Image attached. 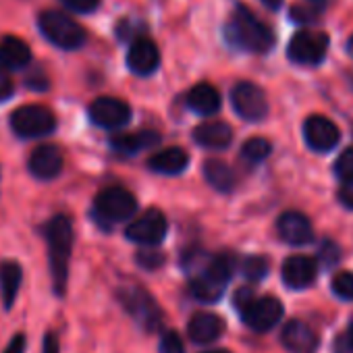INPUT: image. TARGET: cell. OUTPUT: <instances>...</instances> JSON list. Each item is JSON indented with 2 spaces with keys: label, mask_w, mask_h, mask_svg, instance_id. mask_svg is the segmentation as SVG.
I'll use <instances>...</instances> for the list:
<instances>
[{
  "label": "cell",
  "mask_w": 353,
  "mask_h": 353,
  "mask_svg": "<svg viewBox=\"0 0 353 353\" xmlns=\"http://www.w3.org/2000/svg\"><path fill=\"white\" fill-rule=\"evenodd\" d=\"M185 268L190 274V289L194 297L204 303L219 301L233 274V264L225 256L196 254L185 260Z\"/></svg>",
  "instance_id": "cell-1"
},
{
  "label": "cell",
  "mask_w": 353,
  "mask_h": 353,
  "mask_svg": "<svg viewBox=\"0 0 353 353\" xmlns=\"http://www.w3.org/2000/svg\"><path fill=\"white\" fill-rule=\"evenodd\" d=\"M44 239L48 245V266L52 276V291L57 297H65L69 281V262L73 252V225L67 216L57 214L44 225Z\"/></svg>",
  "instance_id": "cell-2"
},
{
  "label": "cell",
  "mask_w": 353,
  "mask_h": 353,
  "mask_svg": "<svg viewBox=\"0 0 353 353\" xmlns=\"http://www.w3.org/2000/svg\"><path fill=\"white\" fill-rule=\"evenodd\" d=\"M225 38L233 48L254 54H264L274 46L272 32L245 5H235L225 28Z\"/></svg>",
  "instance_id": "cell-3"
},
{
  "label": "cell",
  "mask_w": 353,
  "mask_h": 353,
  "mask_svg": "<svg viewBox=\"0 0 353 353\" xmlns=\"http://www.w3.org/2000/svg\"><path fill=\"white\" fill-rule=\"evenodd\" d=\"M117 299L125 307V312L139 324L143 330L152 332L160 326L162 312L154 297L139 285H125L117 291Z\"/></svg>",
  "instance_id": "cell-4"
},
{
  "label": "cell",
  "mask_w": 353,
  "mask_h": 353,
  "mask_svg": "<svg viewBox=\"0 0 353 353\" xmlns=\"http://www.w3.org/2000/svg\"><path fill=\"white\" fill-rule=\"evenodd\" d=\"M38 26L44 38L63 50H77L85 44V30L65 13L44 11Z\"/></svg>",
  "instance_id": "cell-5"
},
{
  "label": "cell",
  "mask_w": 353,
  "mask_h": 353,
  "mask_svg": "<svg viewBox=\"0 0 353 353\" xmlns=\"http://www.w3.org/2000/svg\"><path fill=\"white\" fill-rule=\"evenodd\" d=\"M135 210H137V200L125 188H106L104 192L98 194V198L94 202L96 216L106 225L123 223V221L131 219L135 214Z\"/></svg>",
  "instance_id": "cell-6"
},
{
  "label": "cell",
  "mask_w": 353,
  "mask_h": 353,
  "mask_svg": "<svg viewBox=\"0 0 353 353\" xmlns=\"http://www.w3.org/2000/svg\"><path fill=\"white\" fill-rule=\"evenodd\" d=\"M11 127L19 137H44L57 129V119L46 106H21L11 114Z\"/></svg>",
  "instance_id": "cell-7"
},
{
  "label": "cell",
  "mask_w": 353,
  "mask_h": 353,
  "mask_svg": "<svg viewBox=\"0 0 353 353\" xmlns=\"http://www.w3.org/2000/svg\"><path fill=\"white\" fill-rule=\"evenodd\" d=\"M328 50V36L322 32H297L287 48V54L293 63L303 67H316L324 61Z\"/></svg>",
  "instance_id": "cell-8"
},
{
  "label": "cell",
  "mask_w": 353,
  "mask_h": 353,
  "mask_svg": "<svg viewBox=\"0 0 353 353\" xmlns=\"http://www.w3.org/2000/svg\"><path fill=\"white\" fill-rule=\"evenodd\" d=\"M233 110L250 123H258L268 114V98L264 90L252 81H239L231 92Z\"/></svg>",
  "instance_id": "cell-9"
},
{
  "label": "cell",
  "mask_w": 353,
  "mask_h": 353,
  "mask_svg": "<svg viewBox=\"0 0 353 353\" xmlns=\"http://www.w3.org/2000/svg\"><path fill=\"white\" fill-rule=\"evenodd\" d=\"M283 312H285L283 303L276 297H256V295L239 310L243 322L256 332L272 330L281 322Z\"/></svg>",
  "instance_id": "cell-10"
},
{
  "label": "cell",
  "mask_w": 353,
  "mask_h": 353,
  "mask_svg": "<svg viewBox=\"0 0 353 353\" xmlns=\"http://www.w3.org/2000/svg\"><path fill=\"white\" fill-rule=\"evenodd\" d=\"M166 231H168L166 216L160 210L152 208V210L143 212L139 219H135L127 227L125 235L129 241L139 243V245H158L164 239Z\"/></svg>",
  "instance_id": "cell-11"
},
{
  "label": "cell",
  "mask_w": 353,
  "mask_h": 353,
  "mask_svg": "<svg viewBox=\"0 0 353 353\" xmlns=\"http://www.w3.org/2000/svg\"><path fill=\"white\" fill-rule=\"evenodd\" d=\"M90 121L102 129H119L125 127L131 119V108L127 106V102L119 100V98H98L90 104Z\"/></svg>",
  "instance_id": "cell-12"
},
{
  "label": "cell",
  "mask_w": 353,
  "mask_h": 353,
  "mask_svg": "<svg viewBox=\"0 0 353 353\" xmlns=\"http://www.w3.org/2000/svg\"><path fill=\"white\" fill-rule=\"evenodd\" d=\"M303 139L314 152L324 154V152H330L339 143L341 133H339V127L330 119L322 114H314L305 119L303 123Z\"/></svg>",
  "instance_id": "cell-13"
},
{
  "label": "cell",
  "mask_w": 353,
  "mask_h": 353,
  "mask_svg": "<svg viewBox=\"0 0 353 353\" xmlns=\"http://www.w3.org/2000/svg\"><path fill=\"white\" fill-rule=\"evenodd\" d=\"M276 231H279L281 239L289 245H307L314 239L312 223L307 221L305 214L295 212V210H289L279 216Z\"/></svg>",
  "instance_id": "cell-14"
},
{
  "label": "cell",
  "mask_w": 353,
  "mask_h": 353,
  "mask_svg": "<svg viewBox=\"0 0 353 353\" xmlns=\"http://www.w3.org/2000/svg\"><path fill=\"white\" fill-rule=\"evenodd\" d=\"M281 341L289 353H316L318 349V334L301 320H289L283 326Z\"/></svg>",
  "instance_id": "cell-15"
},
{
  "label": "cell",
  "mask_w": 353,
  "mask_h": 353,
  "mask_svg": "<svg viewBox=\"0 0 353 353\" xmlns=\"http://www.w3.org/2000/svg\"><path fill=\"white\" fill-rule=\"evenodd\" d=\"M63 170V154L57 145H40L32 152L30 156V172L36 179L50 181L54 176H59Z\"/></svg>",
  "instance_id": "cell-16"
},
{
  "label": "cell",
  "mask_w": 353,
  "mask_h": 353,
  "mask_svg": "<svg viewBox=\"0 0 353 353\" xmlns=\"http://www.w3.org/2000/svg\"><path fill=\"white\" fill-rule=\"evenodd\" d=\"M160 65V52L158 46L148 40V38H139L131 44L129 52H127V67L135 73V75H152Z\"/></svg>",
  "instance_id": "cell-17"
},
{
  "label": "cell",
  "mask_w": 353,
  "mask_h": 353,
  "mask_svg": "<svg viewBox=\"0 0 353 353\" xmlns=\"http://www.w3.org/2000/svg\"><path fill=\"white\" fill-rule=\"evenodd\" d=\"M283 283L289 289H307L318 274V264L316 260L307 256H291L283 264Z\"/></svg>",
  "instance_id": "cell-18"
},
{
  "label": "cell",
  "mask_w": 353,
  "mask_h": 353,
  "mask_svg": "<svg viewBox=\"0 0 353 353\" xmlns=\"http://www.w3.org/2000/svg\"><path fill=\"white\" fill-rule=\"evenodd\" d=\"M225 332V320L212 312H198L188 326V334L198 345H210Z\"/></svg>",
  "instance_id": "cell-19"
},
{
  "label": "cell",
  "mask_w": 353,
  "mask_h": 353,
  "mask_svg": "<svg viewBox=\"0 0 353 353\" xmlns=\"http://www.w3.org/2000/svg\"><path fill=\"white\" fill-rule=\"evenodd\" d=\"M23 283V268L15 260L0 262V299L5 312H11L17 301V293Z\"/></svg>",
  "instance_id": "cell-20"
},
{
  "label": "cell",
  "mask_w": 353,
  "mask_h": 353,
  "mask_svg": "<svg viewBox=\"0 0 353 353\" xmlns=\"http://www.w3.org/2000/svg\"><path fill=\"white\" fill-rule=\"evenodd\" d=\"M188 164H190V154L179 145H172L154 154L148 162V166L160 174H179L188 168Z\"/></svg>",
  "instance_id": "cell-21"
},
{
  "label": "cell",
  "mask_w": 353,
  "mask_h": 353,
  "mask_svg": "<svg viewBox=\"0 0 353 353\" xmlns=\"http://www.w3.org/2000/svg\"><path fill=\"white\" fill-rule=\"evenodd\" d=\"M194 139H196V143H200L204 148L223 150L231 143L233 129L223 121H208V123H202L200 127H196Z\"/></svg>",
  "instance_id": "cell-22"
},
{
  "label": "cell",
  "mask_w": 353,
  "mask_h": 353,
  "mask_svg": "<svg viewBox=\"0 0 353 353\" xmlns=\"http://www.w3.org/2000/svg\"><path fill=\"white\" fill-rule=\"evenodd\" d=\"M30 61H32V52L23 40H19L15 36L3 38V42H0V67L19 71L23 67H28Z\"/></svg>",
  "instance_id": "cell-23"
},
{
  "label": "cell",
  "mask_w": 353,
  "mask_h": 353,
  "mask_svg": "<svg viewBox=\"0 0 353 353\" xmlns=\"http://www.w3.org/2000/svg\"><path fill=\"white\" fill-rule=\"evenodd\" d=\"M188 106L202 114V117H210L214 112L221 110V94L216 88H212L210 83H198L190 90L188 98H185Z\"/></svg>",
  "instance_id": "cell-24"
},
{
  "label": "cell",
  "mask_w": 353,
  "mask_h": 353,
  "mask_svg": "<svg viewBox=\"0 0 353 353\" xmlns=\"http://www.w3.org/2000/svg\"><path fill=\"white\" fill-rule=\"evenodd\" d=\"M160 141V135L156 131H137V133H125V135H114L110 139V145L117 152L123 154H139Z\"/></svg>",
  "instance_id": "cell-25"
},
{
  "label": "cell",
  "mask_w": 353,
  "mask_h": 353,
  "mask_svg": "<svg viewBox=\"0 0 353 353\" xmlns=\"http://www.w3.org/2000/svg\"><path fill=\"white\" fill-rule=\"evenodd\" d=\"M204 176L219 192H231L235 188V174L229 168V164L223 160H208L204 164Z\"/></svg>",
  "instance_id": "cell-26"
},
{
  "label": "cell",
  "mask_w": 353,
  "mask_h": 353,
  "mask_svg": "<svg viewBox=\"0 0 353 353\" xmlns=\"http://www.w3.org/2000/svg\"><path fill=\"white\" fill-rule=\"evenodd\" d=\"M270 150H272V145H270L268 139H264V137H252V139H248L243 143L241 154L250 162H262V160H266L270 156Z\"/></svg>",
  "instance_id": "cell-27"
},
{
  "label": "cell",
  "mask_w": 353,
  "mask_h": 353,
  "mask_svg": "<svg viewBox=\"0 0 353 353\" xmlns=\"http://www.w3.org/2000/svg\"><path fill=\"white\" fill-rule=\"evenodd\" d=\"M268 270H270L268 260L262 256H250L241 264V272L248 281H262L268 274Z\"/></svg>",
  "instance_id": "cell-28"
},
{
  "label": "cell",
  "mask_w": 353,
  "mask_h": 353,
  "mask_svg": "<svg viewBox=\"0 0 353 353\" xmlns=\"http://www.w3.org/2000/svg\"><path fill=\"white\" fill-rule=\"evenodd\" d=\"M332 293L343 301H353V274L339 272L332 279Z\"/></svg>",
  "instance_id": "cell-29"
},
{
  "label": "cell",
  "mask_w": 353,
  "mask_h": 353,
  "mask_svg": "<svg viewBox=\"0 0 353 353\" xmlns=\"http://www.w3.org/2000/svg\"><path fill=\"white\" fill-rule=\"evenodd\" d=\"M334 174L341 181L353 179V148H347L345 152H341V156L336 158L334 166H332Z\"/></svg>",
  "instance_id": "cell-30"
},
{
  "label": "cell",
  "mask_w": 353,
  "mask_h": 353,
  "mask_svg": "<svg viewBox=\"0 0 353 353\" xmlns=\"http://www.w3.org/2000/svg\"><path fill=\"white\" fill-rule=\"evenodd\" d=\"M160 353H185L183 339L174 330H166L160 339Z\"/></svg>",
  "instance_id": "cell-31"
},
{
  "label": "cell",
  "mask_w": 353,
  "mask_h": 353,
  "mask_svg": "<svg viewBox=\"0 0 353 353\" xmlns=\"http://www.w3.org/2000/svg\"><path fill=\"white\" fill-rule=\"evenodd\" d=\"M61 3L75 13H94L102 0H61Z\"/></svg>",
  "instance_id": "cell-32"
},
{
  "label": "cell",
  "mask_w": 353,
  "mask_h": 353,
  "mask_svg": "<svg viewBox=\"0 0 353 353\" xmlns=\"http://www.w3.org/2000/svg\"><path fill=\"white\" fill-rule=\"evenodd\" d=\"M339 248H336V243H332V241H324L322 245H320V252H318V258L322 260V264L324 266H332V264H336L339 262Z\"/></svg>",
  "instance_id": "cell-33"
},
{
  "label": "cell",
  "mask_w": 353,
  "mask_h": 353,
  "mask_svg": "<svg viewBox=\"0 0 353 353\" xmlns=\"http://www.w3.org/2000/svg\"><path fill=\"white\" fill-rule=\"evenodd\" d=\"M15 94V83L11 79V75L7 73V69L0 67V102L9 100Z\"/></svg>",
  "instance_id": "cell-34"
},
{
  "label": "cell",
  "mask_w": 353,
  "mask_h": 353,
  "mask_svg": "<svg viewBox=\"0 0 353 353\" xmlns=\"http://www.w3.org/2000/svg\"><path fill=\"white\" fill-rule=\"evenodd\" d=\"M26 349H28V334L15 332L11 341L7 343V347L3 349V353H26Z\"/></svg>",
  "instance_id": "cell-35"
},
{
  "label": "cell",
  "mask_w": 353,
  "mask_h": 353,
  "mask_svg": "<svg viewBox=\"0 0 353 353\" xmlns=\"http://www.w3.org/2000/svg\"><path fill=\"white\" fill-rule=\"evenodd\" d=\"M339 200L345 208L353 210V179L343 181L341 190H339Z\"/></svg>",
  "instance_id": "cell-36"
},
{
  "label": "cell",
  "mask_w": 353,
  "mask_h": 353,
  "mask_svg": "<svg viewBox=\"0 0 353 353\" xmlns=\"http://www.w3.org/2000/svg\"><path fill=\"white\" fill-rule=\"evenodd\" d=\"M42 353H61L59 336H57L54 330L44 332V336H42Z\"/></svg>",
  "instance_id": "cell-37"
},
{
  "label": "cell",
  "mask_w": 353,
  "mask_h": 353,
  "mask_svg": "<svg viewBox=\"0 0 353 353\" xmlns=\"http://www.w3.org/2000/svg\"><path fill=\"white\" fill-rule=\"evenodd\" d=\"M137 262H139L143 268L152 270V268H158V266L162 264V256L156 254V252H141V254L137 256Z\"/></svg>",
  "instance_id": "cell-38"
},
{
  "label": "cell",
  "mask_w": 353,
  "mask_h": 353,
  "mask_svg": "<svg viewBox=\"0 0 353 353\" xmlns=\"http://www.w3.org/2000/svg\"><path fill=\"white\" fill-rule=\"evenodd\" d=\"M334 353H353V336L349 332H343L334 341Z\"/></svg>",
  "instance_id": "cell-39"
},
{
  "label": "cell",
  "mask_w": 353,
  "mask_h": 353,
  "mask_svg": "<svg viewBox=\"0 0 353 353\" xmlns=\"http://www.w3.org/2000/svg\"><path fill=\"white\" fill-rule=\"evenodd\" d=\"M305 3H307V5H312L316 11H320V13H322V9L328 5V0H305Z\"/></svg>",
  "instance_id": "cell-40"
},
{
  "label": "cell",
  "mask_w": 353,
  "mask_h": 353,
  "mask_svg": "<svg viewBox=\"0 0 353 353\" xmlns=\"http://www.w3.org/2000/svg\"><path fill=\"white\" fill-rule=\"evenodd\" d=\"M262 3L268 7V9H272V11H276V9H281V5H283V0H262Z\"/></svg>",
  "instance_id": "cell-41"
},
{
  "label": "cell",
  "mask_w": 353,
  "mask_h": 353,
  "mask_svg": "<svg viewBox=\"0 0 353 353\" xmlns=\"http://www.w3.org/2000/svg\"><path fill=\"white\" fill-rule=\"evenodd\" d=\"M347 54H349V57L353 59V36H351V38L347 40Z\"/></svg>",
  "instance_id": "cell-42"
},
{
  "label": "cell",
  "mask_w": 353,
  "mask_h": 353,
  "mask_svg": "<svg viewBox=\"0 0 353 353\" xmlns=\"http://www.w3.org/2000/svg\"><path fill=\"white\" fill-rule=\"evenodd\" d=\"M202 353H231L227 349H210V351H202Z\"/></svg>",
  "instance_id": "cell-43"
},
{
  "label": "cell",
  "mask_w": 353,
  "mask_h": 353,
  "mask_svg": "<svg viewBox=\"0 0 353 353\" xmlns=\"http://www.w3.org/2000/svg\"><path fill=\"white\" fill-rule=\"evenodd\" d=\"M347 332H349V334L353 336V320H351V324H349V328H347Z\"/></svg>",
  "instance_id": "cell-44"
},
{
  "label": "cell",
  "mask_w": 353,
  "mask_h": 353,
  "mask_svg": "<svg viewBox=\"0 0 353 353\" xmlns=\"http://www.w3.org/2000/svg\"><path fill=\"white\" fill-rule=\"evenodd\" d=\"M351 85H353V79H351Z\"/></svg>",
  "instance_id": "cell-45"
}]
</instances>
